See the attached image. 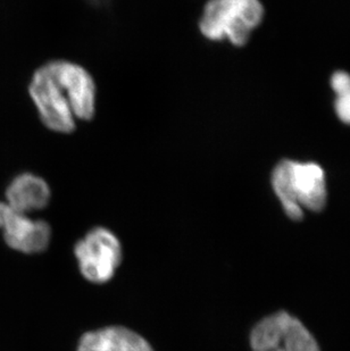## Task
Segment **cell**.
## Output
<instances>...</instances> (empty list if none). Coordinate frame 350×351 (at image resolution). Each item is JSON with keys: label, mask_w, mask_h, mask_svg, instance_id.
I'll return each instance as SVG.
<instances>
[{"label": "cell", "mask_w": 350, "mask_h": 351, "mask_svg": "<svg viewBox=\"0 0 350 351\" xmlns=\"http://www.w3.org/2000/svg\"><path fill=\"white\" fill-rule=\"evenodd\" d=\"M271 182L284 213L292 221H301L305 210L320 212L327 205V178L316 162L283 159L273 169Z\"/></svg>", "instance_id": "cell-2"}, {"label": "cell", "mask_w": 350, "mask_h": 351, "mask_svg": "<svg viewBox=\"0 0 350 351\" xmlns=\"http://www.w3.org/2000/svg\"><path fill=\"white\" fill-rule=\"evenodd\" d=\"M76 351H154L139 333L124 326H107L86 332Z\"/></svg>", "instance_id": "cell-8"}, {"label": "cell", "mask_w": 350, "mask_h": 351, "mask_svg": "<svg viewBox=\"0 0 350 351\" xmlns=\"http://www.w3.org/2000/svg\"><path fill=\"white\" fill-rule=\"evenodd\" d=\"M264 13L261 0H207L199 16V32L213 43L245 46Z\"/></svg>", "instance_id": "cell-3"}, {"label": "cell", "mask_w": 350, "mask_h": 351, "mask_svg": "<svg viewBox=\"0 0 350 351\" xmlns=\"http://www.w3.org/2000/svg\"><path fill=\"white\" fill-rule=\"evenodd\" d=\"M51 190L46 180L34 173L25 172L13 179L6 190V204L16 212L29 215L46 208Z\"/></svg>", "instance_id": "cell-7"}, {"label": "cell", "mask_w": 350, "mask_h": 351, "mask_svg": "<svg viewBox=\"0 0 350 351\" xmlns=\"http://www.w3.org/2000/svg\"><path fill=\"white\" fill-rule=\"evenodd\" d=\"M79 269L86 281L103 285L110 281L122 262V245L110 230H90L74 247Z\"/></svg>", "instance_id": "cell-4"}, {"label": "cell", "mask_w": 350, "mask_h": 351, "mask_svg": "<svg viewBox=\"0 0 350 351\" xmlns=\"http://www.w3.org/2000/svg\"><path fill=\"white\" fill-rule=\"evenodd\" d=\"M0 230L7 245L23 254H39L48 248L51 228L41 219H32L0 202Z\"/></svg>", "instance_id": "cell-6"}, {"label": "cell", "mask_w": 350, "mask_h": 351, "mask_svg": "<svg viewBox=\"0 0 350 351\" xmlns=\"http://www.w3.org/2000/svg\"><path fill=\"white\" fill-rule=\"evenodd\" d=\"M254 351H320L311 332L298 318L285 312L263 318L253 328Z\"/></svg>", "instance_id": "cell-5"}, {"label": "cell", "mask_w": 350, "mask_h": 351, "mask_svg": "<svg viewBox=\"0 0 350 351\" xmlns=\"http://www.w3.org/2000/svg\"><path fill=\"white\" fill-rule=\"evenodd\" d=\"M29 95L38 117L51 132L70 134L78 122L93 121L97 112V84L81 64L53 60L34 72Z\"/></svg>", "instance_id": "cell-1"}, {"label": "cell", "mask_w": 350, "mask_h": 351, "mask_svg": "<svg viewBox=\"0 0 350 351\" xmlns=\"http://www.w3.org/2000/svg\"><path fill=\"white\" fill-rule=\"evenodd\" d=\"M331 88L336 93L334 110L341 122L350 125V74L338 71L331 77Z\"/></svg>", "instance_id": "cell-9"}]
</instances>
